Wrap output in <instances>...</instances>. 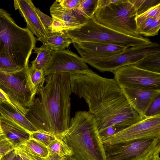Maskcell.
<instances>
[{
	"instance_id": "obj_36",
	"label": "cell",
	"mask_w": 160,
	"mask_h": 160,
	"mask_svg": "<svg viewBox=\"0 0 160 160\" xmlns=\"http://www.w3.org/2000/svg\"><path fill=\"white\" fill-rule=\"evenodd\" d=\"M16 155L14 149L4 156L3 160H14Z\"/></svg>"
},
{
	"instance_id": "obj_43",
	"label": "cell",
	"mask_w": 160,
	"mask_h": 160,
	"mask_svg": "<svg viewBox=\"0 0 160 160\" xmlns=\"http://www.w3.org/2000/svg\"><path fill=\"white\" fill-rule=\"evenodd\" d=\"M5 155H0V160H2L3 157Z\"/></svg>"
},
{
	"instance_id": "obj_24",
	"label": "cell",
	"mask_w": 160,
	"mask_h": 160,
	"mask_svg": "<svg viewBox=\"0 0 160 160\" xmlns=\"http://www.w3.org/2000/svg\"><path fill=\"white\" fill-rule=\"evenodd\" d=\"M49 154H57L62 157L73 155L72 149L61 139L57 138L47 147Z\"/></svg>"
},
{
	"instance_id": "obj_21",
	"label": "cell",
	"mask_w": 160,
	"mask_h": 160,
	"mask_svg": "<svg viewBox=\"0 0 160 160\" xmlns=\"http://www.w3.org/2000/svg\"><path fill=\"white\" fill-rule=\"evenodd\" d=\"M34 50L37 55L36 59L31 62V66L44 71L49 62L53 51L43 44L40 48L35 47Z\"/></svg>"
},
{
	"instance_id": "obj_38",
	"label": "cell",
	"mask_w": 160,
	"mask_h": 160,
	"mask_svg": "<svg viewBox=\"0 0 160 160\" xmlns=\"http://www.w3.org/2000/svg\"><path fill=\"white\" fill-rule=\"evenodd\" d=\"M0 98L3 99V100L7 101L9 103L8 100L1 93L0 91Z\"/></svg>"
},
{
	"instance_id": "obj_3",
	"label": "cell",
	"mask_w": 160,
	"mask_h": 160,
	"mask_svg": "<svg viewBox=\"0 0 160 160\" xmlns=\"http://www.w3.org/2000/svg\"><path fill=\"white\" fill-rule=\"evenodd\" d=\"M58 138L72 150L76 160H106L96 121L88 112L78 111L68 129Z\"/></svg>"
},
{
	"instance_id": "obj_35",
	"label": "cell",
	"mask_w": 160,
	"mask_h": 160,
	"mask_svg": "<svg viewBox=\"0 0 160 160\" xmlns=\"http://www.w3.org/2000/svg\"><path fill=\"white\" fill-rule=\"evenodd\" d=\"M82 1V0H57L55 1L64 8L73 10L78 8Z\"/></svg>"
},
{
	"instance_id": "obj_39",
	"label": "cell",
	"mask_w": 160,
	"mask_h": 160,
	"mask_svg": "<svg viewBox=\"0 0 160 160\" xmlns=\"http://www.w3.org/2000/svg\"><path fill=\"white\" fill-rule=\"evenodd\" d=\"M62 160H76L71 156H66L63 157Z\"/></svg>"
},
{
	"instance_id": "obj_1",
	"label": "cell",
	"mask_w": 160,
	"mask_h": 160,
	"mask_svg": "<svg viewBox=\"0 0 160 160\" xmlns=\"http://www.w3.org/2000/svg\"><path fill=\"white\" fill-rule=\"evenodd\" d=\"M72 92L83 98L94 117L99 133L111 127H127L142 120L114 79L90 69L70 74Z\"/></svg>"
},
{
	"instance_id": "obj_28",
	"label": "cell",
	"mask_w": 160,
	"mask_h": 160,
	"mask_svg": "<svg viewBox=\"0 0 160 160\" xmlns=\"http://www.w3.org/2000/svg\"><path fill=\"white\" fill-rule=\"evenodd\" d=\"M42 144L47 147L56 138L54 135L41 130H38L30 134V138Z\"/></svg>"
},
{
	"instance_id": "obj_19",
	"label": "cell",
	"mask_w": 160,
	"mask_h": 160,
	"mask_svg": "<svg viewBox=\"0 0 160 160\" xmlns=\"http://www.w3.org/2000/svg\"><path fill=\"white\" fill-rule=\"evenodd\" d=\"M50 10L52 17L58 18L64 23L67 28V32L79 28L81 26L79 22L72 15L71 10L64 8L56 1L51 6Z\"/></svg>"
},
{
	"instance_id": "obj_27",
	"label": "cell",
	"mask_w": 160,
	"mask_h": 160,
	"mask_svg": "<svg viewBox=\"0 0 160 160\" xmlns=\"http://www.w3.org/2000/svg\"><path fill=\"white\" fill-rule=\"evenodd\" d=\"M29 72L33 85L37 91L42 86L45 80L44 71L37 69L32 66L29 67Z\"/></svg>"
},
{
	"instance_id": "obj_6",
	"label": "cell",
	"mask_w": 160,
	"mask_h": 160,
	"mask_svg": "<svg viewBox=\"0 0 160 160\" xmlns=\"http://www.w3.org/2000/svg\"><path fill=\"white\" fill-rule=\"evenodd\" d=\"M28 68L13 72L0 71V91L15 108L25 116L33 105L37 92Z\"/></svg>"
},
{
	"instance_id": "obj_20",
	"label": "cell",
	"mask_w": 160,
	"mask_h": 160,
	"mask_svg": "<svg viewBox=\"0 0 160 160\" xmlns=\"http://www.w3.org/2000/svg\"><path fill=\"white\" fill-rule=\"evenodd\" d=\"M53 51L65 49L73 41L71 38L66 33L51 34L47 38H37Z\"/></svg>"
},
{
	"instance_id": "obj_22",
	"label": "cell",
	"mask_w": 160,
	"mask_h": 160,
	"mask_svg": "<svg viewBox=\"0 0 160 160\" xmlns=\"http://www.w3.org/2000/svg\"><path fill=\"white\" fill-rule=\"evenodd\" d=\"M133 64L141 69L160 73V52L148 55Z\"/></svg>"
},
{
	"instance_id": "obj_2",
	"label": "cell",
	"mask_w": 160,
	"mask_h": 160,
	"mask_svg": "<svg viewBox=\"0 0 160 160\" xmlns=\"http://www.w3.org/2000/svg\"><path fill=\"white\" fill-rule=\"evenodd\" d=\"M39 87L33 105L25 115L37 128L58 138L68 128L70 122V73L50 74Z\"/></svg>"
},
{
	"instance_id": "obj_31",
	"label": "cell",
	"mask_w": 160,
	"mask_h": 160,
	"mask_svg": "<svg viewBox=\"0 0 160 160\" xmlns=\"http://www.w3.org/2000/svg\"><path fill=\"white\" fill-rule=\"evenodd\" d=\"M52 18L53 21L50 28V34L66 33L67 29L64 23L58 18Z\"/></svg>"
},
{
	"instance_id": "obj_8",
	"label": "cell",
	"mask_w": 160,
	"mask_h": 160,
	"mask_svg": "<svg viewBox=\"0 0 160 160\" xmlns=\"http://www.w3.org/2000/svg\"><path fill=\"white\" fill-rule=\"evenodd\" d=\"M159 52L160 45L157 42H152L149 45L129 47L121 53L104 58L78 52L86 63L100 72H112L119 68L134 64L148 55Z\"/></svg>"
},
{
	"instance_id": "obj_5",
	"label": "cell",
	"mask_w": 160,
	"mask_h": 160,
	"mask_svg": "<svg viewBox=\"0 0 160 160\" xmlns=\"http://www.w3.org/2000/svg\"><path fill=\"white\" fill-rule=\"evenodd\" d=\"M137 16L136 9L129 0H98L92 18L119 33L141 38L137 32Z\"/></svg>"
},
{
	"instance_id": "obj_26",
	"label": "cell",
	"mask_w": 160,
	"mask_h": 160,
	"mask_svg": "<svg viewBox=\"0 0 160 160\" xmlns=\"http://www.w3.org/2000/svg\"><path fill=\"white\" fill-rule=\"evenodd\" d=\"M135 7L137 16L144 13L151 8L160 4V0H129Z\"/></svg>"
},
{
	"instance_id": "obj_37",
	"label": "cell",
	"mask_w": 160,
	"mask_h": 160,
	"mask_svg": "<svg viewBox=\"0 0 160 160\" xmlns=\"http://www.w3.org/2000/svg\"><path fill=\"white\" fill-rule=\"evenodd\" d=\"M63 157L57 154H49L45 160H62Z\"/></svg>"
},
{
	"instance_id": "obj_23",
	"label": "cell",
	"mask_w": 160,
	"mask_h": 160,
	"mask_svg": "<svg viewBox=\"0 0 160 160\" xmlns=\"http://www.w3.org/2000/svg\"><path fill=\"white\" fill-rule=\"evenodd\" d=\"M18 147L42 158H45L49 155L47 147L41 143L31 138H30L22 145Z\"/></svg>"
},
{
	"instance_id": "obj_42",
	"label": "cell",
	"mask_w": 160,
	"mask_h": 160,
	"mask_svg": "<svg viewBox=\"0 0 160 160\" xmlns=\"http://www.w3.org/2000/svg\"><path fill=\"white\" fill-rule=\"evenodd\" d=\"M17 157L18 160H23L22 158H21V157L19 155H17Z\"/></svg>"
},
{
	"instance_id": "obj_9",
	"label": "cell",
	"mask_w": 160,
	"mask_h": 160,
	"mask_svg": "<svg viewBox=\"0 0 160 160\" xmlns=\"http://www.w3.org/2000/svg\"><path fill=\"white\" fill-rule=\"evenodd\" d=\"M106 160H149L160 152V137L103 145Z\"/></svg>"
},
{
	"instance_id": "obj_16",
	"label": "cell",
	"mask_w": 160,
	"mask_h": 160,
	"mask_svg": "<svg viewBox=\"0 0 160 160\" xmlns=\"http://www.w3.org/2000/svg\"><path fill=\"white\" fill-rule=\"evenodd\" d=\"M0 122L3 135L15 148L30 139L31 133L11 119L0 115Z\"/></svg>"
},
{
	"instance_id": "obj_15",
	"label": "cell",
	"mask_w": 160,
	"mask_h": 160,
	"mask_svg": "<svg viewBox=\"0 0 160 160\" xmlns=\"http://www.w3.org/2000/svg\"><path fill=\"white\" fill-rule=\"evenodd\" d=\"M78 52H80L90 56L104 58L123 52L127 46L113 44L93 42H73Z\"/></svg>"
},
{
	"instance_id": "obj_40",
	"label": "cell",
	"mask_w": 160,
	"mask_h": 160,
	"mask_svg": "<svg viewBox=\"0 0 160 160\" xmlns=\"http://www.w3.org/2000/svg\"><path fill=\"white\" fill-rule=\"evenodd\" d=\"M149 160H160L159 154H158Z\"/></svg>"
},
{
	"instance_id": "obj_12",
	"label": "cell",
	"mask_w": 160,
	"mask_h": 160,
	"mask_svg": "<svg viewBox=\"0 0 160 160\" xmlns=\"http://www.w3.org/2000/svg\"><path fill=\"white\" fill-rule=\"evenodd\" d=\"M89 68L82 58L68 50L53 51L44 71L45 76L59 72L70 74Z\"/></svg>"
},
{
	"instance_id": "obj_10",
	"label": "cell",
	"mask_w": 160,
	"mask_h": 160,
	"mask_svg": "<svg viewBox=\"0 0 160 160\" xmlns=\"http://www.w3.org/2000/svg\"><path fill=\"white\" fill-rule=\"evenodd\" d=\"M114 79L120 86L148 90L160 89V73L140 68L133 64L114 71Z\"/></svg>"
},
{
	"instance_id": "obj_29",
	"label": "cell",
	"mask_w": 160,
	"mask_h": 160,
	"mask_svg": "<svg viewBox=\"0 0 160 160\" xmlns=\"http://www.w3.org/2000/svg\"><path fill=\"white\" fill-rule=\"evenodd\" d=\"M98 0H82L78 8L87 18H92L98 6Z\"/></svg>"
},
{
	"instance_id": "obj_17",
	"label": "cell",
	"mask_w": 160,
	"mask_h": 160,
	"mask_svg": "<svg viewBox=\"0 0 160 160\" xmlns=\"http://www.w3.org/2000/svg\"><path fill=\"white\" fill-rule=\"evenodd\" d=\"M0 114L15 122L30 133L38 131L24 115L9 102L0 98Z\"/></svg>"
},
{
	"instance_id": "obj_32",
	"label": "cell",
	"mask_w": 160,
	"mask_h": 160,
	"mask_svg": "<svg viewBox=\"0 0 160 160\" xmlns=\"http://www.w3.org/2000/svg\"><path fill=\"white\" fill-rule=\"evenodd\" d=\"M15 147L4 135L0 136V155H5L13 150Z\"/></svg>"
},
{
	"instance_id": "obj_7",
	"label": "cell",
	"mask_w": 160,
	"mask_h": 160,
	"mask_svg": "<svg viewBox=\"0 0 160 160\" xmlns=\"http://www.w3.org/2000/svg\"><path fill=\"white\" fill-rule=\"evenodd\" d=\"M66 33L73 42H99L128 47L149 45L152 42L147 38H135L116 32L99 23L92 18L79 28L68 31Z\"/></svg>"
},
{
	"instance_id": "obj_4",
	"label": "cell",
	"mask_w": 160,
	"mask_h": 160,
	"mask_svg": "<svg viewBox=\"0 0 160 160\" xmlns=\"http://www.w3.org/2000/svg\"><path fill=\"white\" fill-rule=\"evenodd\" d=\"M37 41L28 28L19 27L8 12L0 9V52L9 55L21 68H28Z\"/></svg>"
},
{
	"instance_id": "obj_14",
	"label": "cell",
	"mask_w": 160,
	"mask_h": 160,
	"mask_svg": "<svg viewBox=\"0 0 160 160\" xmlns=\"http://www.w3.org/2000/svg\"><path fill=\"white\" fill-rule=\"evenodd\" d=\"M129 102L143 118L153 100L160 95V89L148 90L120 86Z\"/></svg>"
},
{
	"instance_id": "obj_41",
	"label": "cell",
	"mask_w": 160,
	"mask_h": 160,
	"mask_svg": "<svg viewBox=\"0 0 160 160\" xmlns=\"http://www.w3.org/2000/svg\"><path fill=\"white\" fill-rule=\"evenodd\" d=\"M3 135L0 122V136Z\"/></svg>"
},
{
	"instance_id": "obj_30",
	"label": "cell",
	"mask_w": 160,
	"mask_h": 160,
	"mask_svg": "<svg viewBox=\"0 0 160 160\" xmlns=\"http://www.w3.org/2000/svg\"><path fill=\"white\" fill-rule=\"evenodd\" d=\"M160 115V95L157 96L152 101L145 114L147 118Z\"/></svg>"
},
{
	"instance_id": "obj_34",
	"label": "cell",
	"mask_w": 160,
	"mask_h": 160,
	"mask_svg": "<svg viewBox=\"0 0 160 160\" xmlns=\"http://www.w3.org/2000/svg\"><path fill=\"white\" fill-rule=\"evenodd\" d=\"M35 10L44 27L50 33V28L52 22L53 18L44 13L36 7Z\"/></svg>"
},
{
	"instance_id": "obj_11",
	"label": "cell",
	"mask_w": 160,
	"mask_h": 160,
	"mask_svg": "<svg viewBox=\"0 0 160 160\" xmlns=\"http://www.w3.org/2000/svg\"><path fill=\"white\" fill-rule=\"evenodd\" d=\"M160 137V115H158L145 118L140 121L101 139L103 145H110L135 139Z\"/></svg>"
},
{
	"instance_id": "obj_33",
	"label": "cell",
	"mask_w": 160,
	"mask_h": 160,
	"mask_svg": "<svg viewBox=\"0 0 160 160\" xmlns=\"http://www.w3.org/2000/svg\"><path fill=\"white\" fill-rule=\"evenodd\" d=\"M14 149L16 154L20 156L23 160H45V158L32 154L19 147H15Z\"/></svg>"
},
{
	"instance_id": "obj_13",
	"label": "cell",
	"mask_w": 160,
	"mask_h": 160,
	"mask_svg": "<svg viewBox=\"0 0 160 160\" xmlns=\"http://www.w3.org/2000/svg\"><path fill=\"white\" fill-rule=\"evenodd\" d=\"M13 2L15 9L18 10L26 22L27 28L37 37V38H47L51 34L41 22L32 1L15 0Z\"/></svg>"
},
{
	"instance_id": "obj_18",
	"label": "cell",
	"mask_w": 160,
	"mask_h": 160,
	"mask_svg": "<svg viewBox=\"0 0 160 160\" xmlns=\"http://www.w3.org/2000/svg\"><path fill=\"white\" fill-rule=\"evenodd\" d=\"M136 22L137 32L138 35L146 37L158 35L160 28V17L138 16L136 18Z\"/></svg>"
},
{
	"instance_id": "obj_44",
	"label": "cell",
	"mask_w": 160,
	"mask_h": 160,
	"mask_svg": "<svg viewBox=\"0 0 160 160\" xmlns=\"http://www.w3.org/2000/svg\"><path fill=\"white\" fill-rule=\"evenodd\" d=\"M14 160H18L17 157L16 155V156L15 157V158H14Z\"/></svg>"
},
{
	"instance_id": "obj_25",
	"label": "cell",
	"mask_w": 160,
	"mask_h": 160,
	"mask_svg": "<svg viewBox=\"0 0 160 160\" xmlns=\"http://www.w3.org/2000/svg\"><path fill=\"white\" fill-rule=\"evenodd\" d=\"M21 69L9 55L4 52H0V71L13 72Z\"/></svg>"
}]
</instances>
